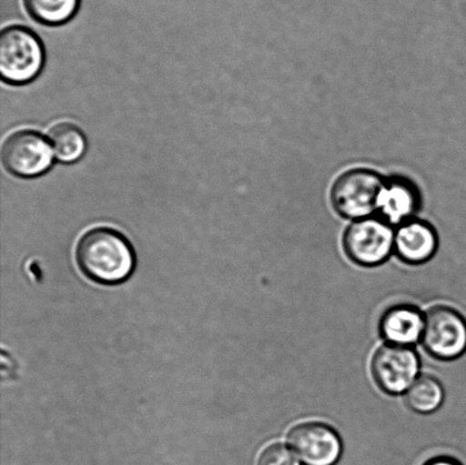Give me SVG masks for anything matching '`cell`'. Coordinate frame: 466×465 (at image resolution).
<instances>
[{"label": "cell", "mask_w": 466, "mask_h": 465, "mask_svg": "<svg viewBox=\"0 0 466 465\" xmlns=\"http://www.w3.org/2000/svg\"><path fill=\"white\" fill-rule=\"evenodd\" d=\"M420 358L413 348L385 344L374 352L371 375L376 385L388 395H401L420 376Z\"/></svg>", "instance_id": "8992f818"}, {"label": "cell", "mask_w": 466, "mask_h": 465, "mask_svg": "<svg viewBox=\"0 0 466 465\" xmlns=\"http://www.w3.org/2000/svg\"><path fill=\"white\" fill-rule=\"evenodd\" d=\"M45 49L39 36L22 25L5 27L0 35V75L9 85L29 84L40 75Z\"/></svg>", "instance_id": "7a4b0ae2"}, {"label": "cell", "mask_w": 466, "mask_h": 465, "mask_svg": "<svg viewBox=\"0 0 466 465\" xmlns=\"http://www.w3.org/2000/svg\"><path fill=\"white\" fill-rule=\"evenodd\" d=\"M426 317L412 304L392 305L381 314L379 334L386 344L413 348L421 341Z\"/></svg>", "instance_id": "9c48e42d"}, {"label": "cell", "mask_w": 466, "mask_h": 465, "mask_svg": "<svg viewBox=\"0 0 466 465\" xmlns=\"http://www.w3.org/2000/svg\"><path fill=\"white\" fill-rule=\"evenodd\" d=\"M48 140L59 162L72 164L84 157L86 139L84 132L73 123L62 122L48 132Z\"/></svg>", "instance_id": "7c38bea8"}, {"label": "cell", "mask_w": 466, "mask_h": 465, "mask_svg": "<svg viewBox=\"0 0 466 465\" xmlns=\"http://www.w3.org/2000/svg\"><path fill=\"white\" fill-rule=\"evenodd\" d=\"M342 245L351 262L365 268L378 267L394 252L395 232L380 217L360 218L347 227Z\"/></svg>", "instance_id": "277c9868"}, {"label": "cell", "mask_w": 466, "mask_h": 465, "mask_svg": "<svg viewBox=\"0 0 466 465\" xmlns=\"http://www.w3.org/2000/svg\"><path fill=\"white\" fill-rule=\"evenodd\" d=\"M26 12L40 25H62L76 16L80 0H23Z\"/></svg>", "instance_id": "5bb4252c"}, {"label": "cell", "mask_w": 466, "mask_h": 465, "mask_svg": "<svg viewBox=\"0 0 466 465\" xmlns=\"http://www.w3.org/2000/svg\"><path fill=\"white\" fill-rule=\"evenodd\" d=\"M445 400L441 382L431 375H420L405 393V403L419 414H431L441 409Z\"/></svg>", "instance_id": "4fadbf2b"}, {"label": "cell", "mask_w": 466, "mask_h": 465, "mask_svg": "<svg viewBox=\"0 0 466 465\" xmlns=\"http://www.w3.org/2000/svg\"><path fill=\"white\" fill-rule=\"evenodd\" d=\"M2 159L5 168L20 177H35L53 166L52 146L38 132H14L3 145Z\"/></svg>", "instance_id": "ba28073f"}, {"label": "cell", "mask_w": 466, "mask_h": 465, "mask_svg": "<svg viewBox=\"0 0 466 465\" xmlns=\"http://www.w3.org/2000/svg\"><path fill=\"white\" fill-rule=\"evenodd\" d=\"M420 207L417 187L404 177H395L386 180L379 198L377 212L390 225L400 226L412 220Z\"/></svg>", "instance_id": "8fae6325"}, {"label": "cell", "mask_w": 466, "mask_h": 465, "mask_svg": "<svg viewBox=\"0 0 466 465\" xmlns=\"http://www.w3.org/2000/svg\"><path fill=\"white\" fill-rule=\"evenodd\" d=\"M76 262L90 280L102 285H118L132 276L136 254L129 240L109 227H96L81 237L76 246Z\"/></svg>", "instance_id": "6da1fadb"}, {"label": "cell", "mask_w": 466, "mask_h": 465, "mask_svg": "<svg viewBox=\"0 0 466 465\" xmlns=\"http://www.w3.org/2000/svg\"><path fill=\"white\" fill-rule=\"evenodd\" d=\"M377 172L367 168H355L341 175L331 190L333 207L347 218H367L377 212L379 198L385 187Z\"/></svg>", "instance_id": "3957f363"}, {"label": "cell", "mask_w": 466, "mask_h": 465, "mask_svg": "<svg viewBox=\"0 0 466 465\" xmlns=\"http://www.w3.org/2000/svg\"><path fill=\"white\" fill-rule=\"evenodd\" d=\"M438 244V235L431 225L421 220H410L395 232L394 252L404 263L420 266L435 257Z\"/></svg>", "instance_id": "30bf717a"}, {"label": "cell", "mask_w": 466, "mask_h": 465, "mask_svg": "<svg viewBox=\"0 0 466 465\" xmlns=\"http://www.w3.org/2000/svg\"><path fill=\"white\" fill-rule=\"evenodd\" d=\"M423 349L441 361H454L466 352V320L458 309L436 305L424 314Z\"/></svg>", "instance_id": "5b68a950"}, {"label": "cell", "mask_w": 466, "mask_h": 465, "mask_svg": "<svg viewBox=\"0 0 466 465\" xmlns=\"http://www.w3.org/2000/svg\"><path fill=\"white\" fill-rule=\"evenodd\" d=\"M258 465H303L289 446L274 443L260 452Z\"/></svg>", "instance_id": "9a60e30c"}, {"label": "cell", "mask_w": 466, "mask_h": 465, "mask_svg": "<svg viewBox=\"0 0 466 465\" xmlns=\"http://www.w3.org/2000/svg\"><path fill=\"white\" fill-rule=\"evenodd\" d=\"M422 465H463V464L461 463L458 459L450 457V455H437V457L429 459L428 461L424 462Z\"/></svg>", "instance_id": "2e32d148"}, {"label": "cell", "mask_w": 466, "mask_h": 465, "mask_svg": "<svg viewBox=\"0 0 466 465\" xmlns=\"http://www.w3.org/2000/svg\"><path fill=\"white\" fill-rule=\"evenodd\" d=\"M287 444L303 465H336L344 450L339 434L327 423L318 421L292 427Z\"/></svg>", "instance_id": "52a82bcc"}]
</instances>
